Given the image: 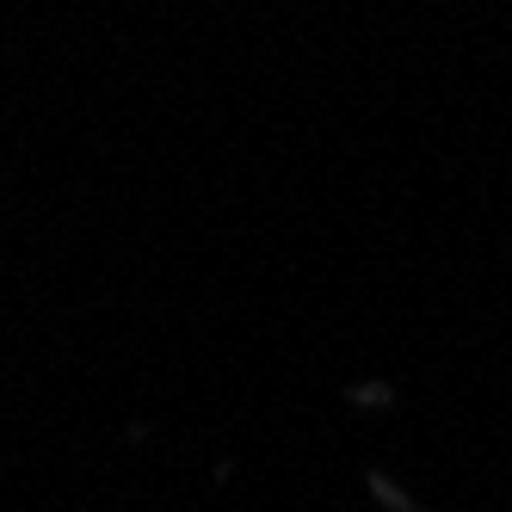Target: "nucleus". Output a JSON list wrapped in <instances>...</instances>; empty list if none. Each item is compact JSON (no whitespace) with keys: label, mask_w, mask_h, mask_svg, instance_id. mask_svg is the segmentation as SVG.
<instances>
[]
</instances>
